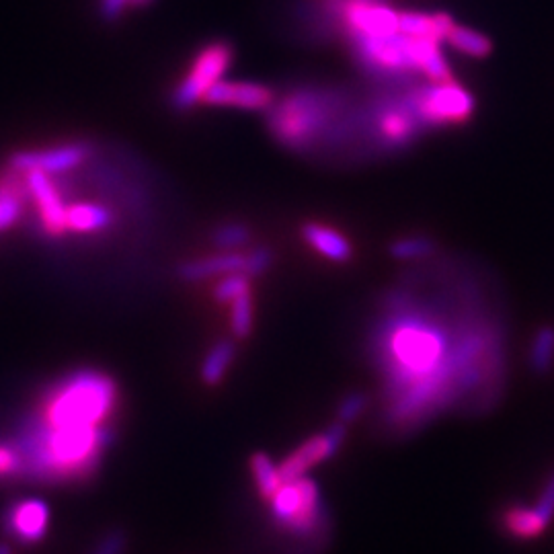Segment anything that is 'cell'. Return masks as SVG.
Masks as SVG:
<instances>
[{"label": "cell", "instance_id": "obj_9", "mask_svg": "<svg viewBox=\"0 0 554 554\" xmlns=\"http://www.w3.org/2000/svg\"><path fill=\"white\" fill-rule=\"evenodd\" d=\"M345 440V425L335 423L327 431L312 435L302 446H298L282 464L280 474L284 481H294L300 477H306V472L314 468L319 462H325L333 458Z\"/></svg>", "mask_w": 554, "mask_h": 554}, {"label": "cell", "instance_id": "obj_7", "mask_svg": "<svg viewBox=\"0 0 554 554\" xmlns=\"http://www.w3.org/2000/svg\"><path fill=\"white\" fill-rule=\"evenodd\" d=\"M232 62V48L224 42H216L206 46L195 56L189 74L183 78L173 95V103L177 109H189L197 101H202L204 95L222 81L224 72Z\"/></svg>", "mask_w": 554, "mask_h": 554}, {"label": "cell", "instance_id": "obj_15", "mask_svg": "<svg viewBox=\"0 0 554 554\" xmlns=\"http://www.w3.org/2000/svg\"><path fill=\"white\" fill-rule=\"evenodd\" d=\"M302 236H304L306 243L312 249H316L323 257H327L331 261L343 263L353 253L351 245H349V241L345 239V236L341 232H337L335 228H331V226L308 222L302 228Z\"/></svg>", "mask_w": 554, "mask_h": 554}, {"label": "cell", "instance_id": "obj_5", "mask_svg": "<svg viewBox=\"0 0 554 554\" xmlns=\"http://www.w3.org/2000/svg\"><path fill=\"white\" fill-rule=\"evenodd\" d=\"M425 122L417 109L413 89L405 95L384 99L376 105L372 115V132L376 144L386 150H401L419 138Z\"/></svg>", "mask_w": 554, "mask_h": 554}, {"label": "cell", "instance_id": "obj_4", "mask_svg": "<svg viewBox=\"0 0 554 554\" xmlns=\"http://www.w3.org/2000/svg\"><path fill=\"white\" fill-rule=\"evenodd\" d=\"M271 520L277 530L296 540H323L329 530V513L319 485L312 479L300 477L284 481L269 499Z\"/></svg>", "mask_w": 554, "mask_h": 554}, {"label": "cell", "instance_id": "obj_31", "mask_svg": "<svg viewBox=\"0 0 554 554\" xmlns=\"http://www.w3.org/2000/svg\"><path fill=\"white\" fill-rule=\"evenodd\" d=\"M271 259L273 257H271V253L267 249H255L249 255H245V269H243V273H247L249 277H255V275H259V273L269 269Z\"/></svg>", "mask_w": 554, "mask_h": 554}, {"label": "cell", "instance_id": "obj_17", "mask_svg": "<svg viewBox=\"0 0 554 554\" xmlns=\"http://www.w3.org/2000/svg\"><path fill=\"white\" fill-rule=\"evenodd\" d=\"M456 23L444 13H403L399 15V31L409 37H425L444 42Z\"/></svg>", "mask_w": 554, "mask_h": 554}, {"label": "cell", "instance_id": "obj_27", "mask_svg": "<svg viewBox=\"0 0 554 554\" xmlns=\"http://www.w3.org/2000/svg\"><path fill=\"white\" fill-rule=\"evenodd\" d=\"M249 239V230L243 224H226L216 230L214 234V243L218 249L230 251V249H239L245 245Z\"/></svg>", "mask_w": 554, "mask_h": 554}, {"label": "cell", "instance_id": "obj_18", "mask_svg": "<svg viewBox=\"0 0 554 554\" xmlns=\"http://www.w3.org/2000/svg\"><path fill=\"white\" fill-rule=\"evenodd\" d=\"M111 224V212L105 206L91 204V202H78L72 206H66V230L89 234L99 232Z\"/></svg>", "mask_w": 554, "mask_h": 554}, {"label": "cell", "instance_id": "obj_2", "mask_svg": "<svg viewBox=\"0 0 554 554\" xmlns=\"http://www.w3.org/2000/svg\"><path fill=\"white\" fill-rule=\"evenodd\" d=\"M115 380L97 370H81L52 384L27 423L48 429L111 427L117 409Z\"/></svg>", "mask_w": 554, "mask_h": 554}, {"label": "cell", "instance_id": "obj_21", "mask_svg": "<svg viewBox=\"0 0 554 554\" xmlns=\"http://www.w3.org/2000/svg\"><path fill=\"white\" fill-rule=\"evenodd\" d=\"M234 360V347L230 341H218L202 364V378L206 384H218Z\"/></svg>", "mask_w": 554, "mask_h": 554}, {"label": "cell", "instance_id": "obj_30", "mask_svg": "<svg viewBox=\"0 0 554 554\" xmlns=\"http://www.w3.org/2000/svg\"><path fill=\"white\" fill-rule=\"evenodd\" d=\"M126 544H128V540L122 530H111L95 544L91 554H124Z\"/></svg>", "mask_w": 554, "mask_h": 554}, {"label": "cell", "instance_id": "obj_32", "mask_svg": "<svg viewBox=\"0 0 554 554\" xmlns=\"http://www.w3.org/2000/svg\"><path fill=\"white\" fill-rule=\"evenodd\" d=\"M0 554H13V552H11V546L0 544Z\"/></svg>", "mask_w": 554, "mask_h": 554}, {"label": "cell", "instance_id": "obj_14", "mask_svg": "<svg viewBox=\"0 0 554 554\" xmlns=\"http://www.w3.org/2000/svg\"><path fill=\"white\" fill-rule=\"evenodd\" d=\"M548 522L532 505H509L501 513V528L513 540H536L548 530Z\"/></svg>", "mask_w": 554, "mask_h": 554}, {"label": "cell", "instance_id": "obj_12", "mask_svg": "<svg viewBox=\"0 0 554 554\" xmlns=\"http://www.w3.org/2000/svg\"><path fill=\"white\" fill-rule=\"evenodd\" d=\"M50 526V509L42 499H21L5 513V528L9 534L23 542L35 544L42 540Z\"/></svg>", "mask_w": 554, "mask_h": 554}, {"label": "cell", "instance_id": "obj_26", "mask_svg": "<svg viewBox=\"0 0 554 554\" xmlns=\"http://www.w3.org/2000/svg\"><path fill=\"white\" fill-rule=\"evenodd\" d=\"M433 253V243L429 239H401L390 245V255L401 261L425 259Z\"/></svg>", "mask_w": 554, "mask_h": 554}, {"label": "cell", "instance_id": "obj_13", "mask_svg": "<svg viewBox=\"0 0 554 554\" xmlns=\"http://www.w3.org/2000/svg\"><path fill=\"white\" fill-rule=\"evenodd\" d=\"M273 91L259 83H232L220 81L206 95L204 103L220 105V107H239L249 111L267 109L273 105Z\"/></svg>", "mask_w": 554, "mask_h": 554}, {"label": "cell", "instance_id": "obj_24", "mask_svg": "<svg viewBox=\"0 0 554 554\" xmlns=\"http://www.w3.org/2000/svg\"><path fill=\"white\" fill-rule=\"evenodd\" d=\"M23 479V458L13 440L0 442V481Z\"/></svg>", "mask_w": 554, "mask_h": 554}, {"label": "cell", "instance_id": "obj_1", "mask_svg": "<svg viewBox=\"0 0 554 554\" xmlns=\"http://www.w3.org/2000/svg\"><path fill=\"white\" fill-rule=\"evenodd\" d=\"M392 292L374 333L384 421L411 433L446 411H485L501 394L503 327L472 286Z\"/></svg>", "mask_w": 554, "mask_h": 554}, {"label": "cell", "instance_id": "obj_28", "mask_svg": "<svg viewBox=\"0 0 554 554\" xmlns=\"http://www.w3.org/2000/svg\"><path fill=\"white\" fill-rule=\"evenodd\" d=\"M366 397H364V394H360V392H353V394H349V397H345L343 401H341V405H339V411H337V417H339V423H351V421H355V419H358L362 413H364V409H366Z\"/></svg>", "mask_w": 554, "mask_h": 554}, {"label": "cell", "instance_id": "obj_10", "mask_svg": "<svg viewBox=\"0 0 554 554\" xmlns=\"http://www.w3.org/2000/svg\"><path fill=\"white\" fill-rule=\"evenodd\" d=\"M91 154V146L83 142L74 144H62L46 150H25L17 152L11 158V169L17 173H29V171H42V173H62L76 169L83 165Z\"/></svg>", "mask_w": 554, "mask_h": 554}, {"label": "cell", "instance_id": "obj_8", "mask_svg": "<svg viewBox=\"0 0 554 554\" xmlns=\"http://www.w3.org/2000/svg\"><path fill=\"white\" fill-rule=\"evenodd\" d=\"M331 5H335L333 9L351 42L386 37L399 31V13L380 3V0H333Z\"/></svg>", "mask_w": 554, "mask_h": 554}, {"label": "cell", "instance_id": "obj_29", "mask_svg": "<svg viewBox=\"0 0 554 554\" xmlns=\"http://www.w3.org/2000/svg\"><path fill=\"white\" fill-rule=\"evenodd\" d=\"M532 507L540 513V516L548 524L554 522V472L550 474L548 481L542 485V489L538 493V499H536V503Z\"/></svg>", "mask_w": 554, "mask_h": 554}, {"label": "cell", "instance_id": "obj_16", "mask_svg": "<svg viewBox=\"0 0 554 554\" xmlns=\"http://www.w3.org/2000/svg\"><path fill=\"white\" fill-rule=\"evenodd\" d=\"M245 269V255L241 253H226V255H212L206 259H197L181 265L179 275L187 282H200L206 277L214 275H228Z\"/></svg>", "mask_w": 554, "mask_h": 554}, {"label": "cell", "instance_id": "obj_20", "mask_svg": "<svg viewBox=\"0 0 554 554\" xmlns=\"http://www.w3.org/2000/svg\"><path fill=\"white\" fill-rule=\"evenodd\" d=\"M251 474H253V481H255L259 495L267 501L277 493V489H280L284 483L282 474H280V466H275L273 460L261 452L251 458Z\"/></svg>", "mask_w": 554, "mask_h": 554}, {"label": "cell", "instance_id": "obj_23", "mask_svg": "<svg viewBox=\"0 0 554 554\" xmlns=\"http://www.w3.org/2000/svg\"><path fill=\"white\" fill-rule=\"evenodd\" d=\"M230 327L236 337H249L253 329L251 292H245L230 302Z\"/></svg>", "mask_w": 554, "mask_h": 554}, {"label": "cell", "instance_id": "obj_33", "mask_svg": "<svg viewBox=\"0 0 554 554\" xmlns=\"http://www.w3.org/2000/svg\"><path fill=\"white\" fill-rule=\"evenodd\" d=\"M128 3H132V5H146V3H150V0H128Z\"/></svg>", "mask_w": 554, "mask_h": 554}, {"label": "cell", "instance_id": "obj_11", "mask_svg": "<svg viewBox=\"0 0 554 554\" xmlns=\"http://www.w3.org/2000/svg\"><path fill=\"white\" fill-rule=\"evenodd\" d=\"M27 193L37 208L39 220L44 224V230L50 236H62L66 230V206L62 202V195L54 185L52 177L42 171L25 173Z\"/></svg>", "mask_w": 554, "mask_h": 554}, {"label": "cell", "instance_id": "obj_22", "mask_svg": "<svg viewBox=\"0 0 554 554\" xmlns=\"http://www.w3.org/2000/svg\"><path fill=\"white\" fill-rule=\"evenodd\" d=\"M554 364V329L542 327L530 345V368L536 374H544Z\"/></svg>", "mask_w": 554, "mask_h": 554}, {"label": "cell", "instance_id": "obj_6", "mask_svg": "<svg viewBox=\"0 0 554 554\" xmlns=\"http://www.w3.org/2000/svg\"><path fill=\"white\" fill-rule=\"evenodd\" d=\"M413 97L427 128L466 122L474 111L472 95L452 78L415 87Z\"/></svg>", "mask_w": 554, "mask_h": 554}, {"label": "cell", "instance_id": "obj_25", "mask_svg": "<svg viewBox=\"0 0 554 554\" xmlns=\"http://www.w3.org/2000/svg\"><path fill=\"white\" fill-rule=\"evenodd\" d=\"M251 277L243 271H236V273H228L224 280L220 284H216L214 288V298L222 304L226 302H232L234 298H239L241 294L249 292L251 284H249Z\"/></svg>", "mask_w": 554, "mask_h": 554}, {"label": "cell", "instance_id": "obj_19", "mask_svg": "<svg viewBox=\"0 0 554 554\" xmlns=\"http://www.w3.org/2000/svg\"><path fill=\"white\" fill-rule=\"evenodd\" d=\"M446 42L466 54V56H472V58H485L491 54V39L479 31L474 29H468V27H462V25H454L446 37Z\"/></svg>", "mask_w": 554, "mask_h": 554}, {"label": "cell", "instance_id": "obj_3", "mask_svg": "<svg viewBox=\"0 0 554 554\" xmlns=\"http://www.w3.org/2000/svg\"><path fill=\"white\" fill-rule=\"evenodd\" d=\"M345 101L335 91L302 89L286 97L282 103L271 105L269 126L273 136L288 148H308L325 138L331 126L341 117Z\"/></svg>", "mask_w": 554, "mask_h": 554}]
</instances>
